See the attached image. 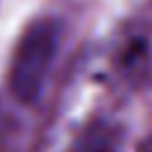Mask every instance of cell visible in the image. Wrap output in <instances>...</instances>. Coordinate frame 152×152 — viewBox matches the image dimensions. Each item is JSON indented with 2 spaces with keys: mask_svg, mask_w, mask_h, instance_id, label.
<instances>
[{
  "mask_svg": "<svg viewBox=\"0 0 152 152\" xmlns=\"http://www.w3.org/2000/svg\"><path fill=\"white\" fill-rule=\"evenodd\" d=\"M59 36L62 24L52 17L36 19L21 33L10 64V90L19 102L31 104L40 97L59 48Z\"/></svg>",
  "mask_w": 152,
  "mask_h": 152,
  "instance_id": "obj_1",
  "label": "cell"
},
{
  "mask_svg": "<svg viewBox=\"0 0 152 152\" xmlns=\"http://www.w3.org/2000/svg\"><path fill=\"white\" fill-rule=\"evenodd\" d=\"M121 128L109 119H93L71 142L69 152H119Z\"/></svg>",
  "mask_w": 152,
  "mask_h": 152,
  "instance_id": "obj_2",
  "label": "cell"
},
{
  "mask_svg": "<svg viewBox=\"0 0 152 152\" xmlns=\"http://www.w3.org/2000/svg\"><path fill=\"white\" fill-rule=\"evenodd\" d=\"M135 152H152V138L140 140V142H138V147H135Z\"/></svg>",
  "mask_w": 152,
  "mask_h": 152,
  "instance_id": "obj_3",
  "label": "cell"
}]
</instances>
